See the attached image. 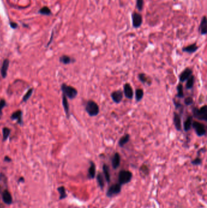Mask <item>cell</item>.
<instances>
[{
	"mask_svg": "<svg viewBox=\"0 0 207 208\" xmlns=\"http://www.w3.org/2000/svg\"><path fill=\"white\" fill-rule=\"evenodd\" d=\"M85 111L89 116H97L100 113L99 106L95 101L89 100L85 105Z\"/></svg>",
	"mask_w": 207,
	"mask_h": 208,
	"instance_id": "cell-1",
	"label": "cell"
},
{
	"mask_svg": "<svg viewBox=\"0 0 207 208\" xmlns=\"http://www.w3.org/2000/svg\"><path fill=\"white\" fill-rule=\"evenodd\" d=\"M192 111L193 117H195V119L205 122L207 121V107L206 105L202 106L200 108L194 107L193 108Z\"/></svg>",
	"mask_w": 207,
	"mask_h": 208,
	"instance_id": "cell-2",
	"label": "cell"
},
{
	"mask_svg": "<svg viewBox=\"0 0 207 208\" xmlns=\"http://www.w3.org/2000/svg\"><path fill=\"white\" fill-rule=\"evenodd\" d=\"M61 90L66 98H68L70 99H75L78 94V91L76 88L70 85H67L65 83L62 84L61 85Z\"/></svg>",
	"mask_w": 207,
	"mask_h": 208,
	"instance_id": "cell-3",
	"label": "cell"
},
{
	"mask_svg": "<svg viewBox=\"0 0 207 208\" xmlns=\"http://www.w3.org/2000/svg\"><path fill=\"white\" fill-rule=\"evenodd\" d=\"M192 127L194 130L196 135L199 137L205 136L206 134V127L204 123L198 121H193Z\"/></svg>",
	"mask_w": 207,
	"mask_h": 208,
	"instance_id": "cell-4",
	"label": "cell"
},
{
	"mask_svg": "<svg viewBox=\"0 0 207 208\" xmlns=\"http://www.w3.org/2000/svg\"><path fill=\"white\" fill-rule=\"evenodd\" d=\"M132 178V173L129 170H122L120 171L119 173V177H118L119 183L121 185L126 184L131 181Z\"/></svg>",
	"mask_w": 207,
	"mask_h": 208,
	"instance_id": "cell-5",
	"label": "cell"
},
{
	"mask_svg": "<svg viewBox=\"0 0 207 208\" xmlns=\"http://www.w3.org/2000/svg\"><path fill=\"white\" fill-rule=\"evenodd\" d=\"M131 18L132 26L134 28L137 29V28H139L141 26L143 23V18L140 14L136 12H133L131 15Z\"/></svg>",
	"mask_w": 207,
	"mask_h": 208,
	"instance_id": "cell-6",
	"label": "cell"
},
{
	"mask_svg": "<svg viewBox=\"0 0 207 208\" xmlns=\"http://www.w3.org/2000/svg\"><path fill=\"white\" fill-rule=\"evenodd\" d=\"M121 189V185L119 183L112 185L109 188L107 192H106V195L108 197H113V196L120 193Z\"/></svg>",
	"mask_w": 207,
	"mask_h": 208,
	"instance_id": "cell-7",
	"label": "cell"
},
{
	"mask_svg": "<svg viewBox=\"0 0 207 208\" xmlns=\"http://www.w3.org/2000/svg\"><path fill=\"white\" fill-rule=\"evenodd\" d=\"M124 93H123V91H121V89H118V90L114 91L111 94V98L112 100H113L114 103L117 104H119L121 102L123 98H124Z\"/></svg>",
	"mask_w": 207,
	"mask_h": 208,
	"instance_id": "cell-8",
	"label": "cell"
},
{
	"mask_svg": "<svg viewBox=\"0 0 207 208\" xmlns=\"http://www.w3.org/2000/svg\"><path fill=\"white\" fill-rule=\"evenodd\" d=\"M124 95L126 98L128 99H132L134 98V91L133 89L129 83H126L124 85Z\"/></svg>",
	"mask_w": 207,
	"mask_h": 208,
	"instance_id": "cell-9",
	"label": "cell"
},
{
	"mask_svg": "<svg viewBox=\"0 0 207 208\" xmlns=\"http://www.w3.org/2000/svg\"><path fill=\"white\" fill-rule=\"evenodd\" d=\"M173 123H174L176 130L178 132H181L182 129L181 116L176 112H174V115H173Z\"/></svg>",
	"mask_w": 207,
	"mask_h": 208,
	"instance_id": "cell-10",
	"label": "cell"
},
{
	"mask_svg": "<svg viewBox=\"0 0 207 208\" xmlns=\"http://www.w3.org/2000/svg\"><path fill=\"white\" fill-rule=\"evenodd\" d=\"M193 74V70L189 68H187L185 69L179 75V80L181 82H184L187 80L188 78Z\"/></svg>",
	"mask_w": 207,
	"mask_h": 208,
	"instance_id": "cell-11",
	"label": "cell"
},
{
	"mask_svg": "<svg viewBox=\"0 0 207 208\" xmlns=\"http://www.w3.org/2000/svg\"><path fill=\"white\" fill-rule=\"evenodd\" d=\"M2 198L3 201L5 204L8 205L12 204L13 201V198L12 195L9 192V190L7 189H5L2 192Z\"/></svg>",
	"mask_w": 207,
	"mask_h": 208,
	"instance_id": "cell-12",
	"label": "cell"
},
{
	"mask_svg": "<svg viewBox=\"0 0 207 208\" xmlns=\"http://www.w3.org/2000/svg\"><path fill=\"white\" fill-rule=\"evenodd\" d=\"M198 49H199V46L197 45L196 43H194L189 44V45L185 47H183L182 48V51L189 54H191L196 52Z\"/></svg>",
	"mask_w": 207,
	"mask_h": 208,
	"instance_id": "cell-13",
	"label": "cell"
},
{
	"mask_svg": "<svg viewBox=\"0 0 207 208\" xmlns=\"http://www.w3.org/2000/svg\"><path fill=\"white\" fill-rule=\"evenodd\" d=\"M121 162V157L120 154L118 152H116L113 155L112 158V166L114 169L118 168L120 165Z\"/></svg>",
	"mask_w": 207,
	"mask_h": 208,
	"instance_id": "cell-14",
	"label": "cell"
},
{
	"mask_svg": "<svg viewBox=\"0 0 207 208\" xmlns=\"http://www.w3.org/2000/svg\"><path fill=\"white\" fill-rule=\"evenodd\" d=\"M199 31L202 35H205L207 33L206 27V16H204L201 20L200 23L199 27Z\"/></svg>",
	"mask_w": 207,
	"mask_h": 208,
	"instance_id": "cell-15",
	"label": "cell"
},
{
	"mask_svg": "<svg viewBox=\"0 0 207 208\" xmlns=\"http://www.w3.org/2000/svg\"><path fill=\"white\" fill-rule=\"evenodd\" d=\"M96 166L93 161H90V166L88 168V177L89 179H94L96 177Z\"/></svg>",
	"mask_w": 207,
	"mask_h": 208,
	"instance_id": "cell-16",
	"label": "cell"
},
{
	"mask_svg": "<svg viewBox=\"0 0 207 208\" xmlns=\"http://www.w3.org/2000/svg\"><path fill=\"white\" fill-rule=\"evenodd\" d=\"M10 61L8 59H5L3 61L1 68V74L3 78H5L7 77V70L9 66Z\"/></svg>",
	"mask_w": 207,
	"mask_h": 208,
	"instance_id": "cell-17",
	"label": "cell"
},
{
	"mask_svg": "<svg viewBox=\"0 0 207 208\" xmlns=\"http://www.w3.org/2000/svg\"><path fill=\"white\" fill-rule=\"evenodd\" d=\"M10 119L12 120H15L17 121L19 124L21 125L23 123V119H22V111L21 110H17L10 116Z\"/></svg>",
	"mask_w": 207,
	"mask_h": 208,
	"instance_id": "cell-18",
	"label": "cell"
},
{
	"mask_svg": "<svg viewBox=\"0 0 207 208\" xmlns=\"http://www.w3.org/2000/svg\"><path fill=\"white\" fill-rule=\"evenodd\" d=\"M62 104H63V106L64 108V110L65 111L66 115L67 116V117L69 118L70 117V113H69V102L68 100L67 99V98L64 94H63V96H62Z\"/></svg>",
	"mask_w": 207,
	"mask_h": 208,
	"instance_id": "cell-19",
	"label": "cell"
},
{
	"mask_svg": "<svg viewBox=\"0 0 207 208\" xmlns=\"http://www.w3.org/2000/svg\"><path fill=\"white\" fill-rule=\"evenodd\" d=\"M193 116H189L186 121L183 123V130L185 132H188L191 130L192 128V123H193Z\"/></svg>",
	"mask_w": 207,
	"mask_h": 208,
	"instance_id": "cell-20",
	"label": "cell"
},
{
	"mask_svg": "<svg viewBox=\"0 0 207 208\" xmlns=\"http://www.w3.org/2000/svg\"><path fill=\"white\" fill-rule=\"evenodd\" d=\"M138 78L143 84H147L148 85H151V80L145 73H140L138 74Z\"/></svg>",
	"mask_w": 207,
	"mask_h": 208,
	"instance_id": "cell-21",
	"label": "cell"
},
{
	"mask_svg": "<svg viewBox=\"0 0 207 208\" xmlns=\"http://www.w3.org/2000/svg\"><path fill=\"white\" fill-rule=\"evenodd\" d=\"M130 135L129 134H126L125 135L120 138L119 140V145L121 148H123L124 146L130 141Z\"/></svg>",
	"mask_w": 207,
	"mask_h": 208,
	"instance_id": "cell-22",
	"label": "cell"
},
{
	"mask_svg": "<svg viewBox=\"0 0 207 208\" xmlns=\"http://www.w3.org/2000/svg\"><path fill=\"white\" fill-rule=\"evenodd\" d=\"M103 172L104 174V177L105 178V179L108 183H109L111 181V175H110V172H109V166L104 164L103 166Z\"/></svg>",
	"mask_w": 207,
	"mask_h": 208,
	"instance_id": "cell-23",
	"label": "cell"
},
{
	"mask_svg": "<svg viewBox=\"0 0 207 208\" xmlns=\"http://www.w3.org/2000/svg\"><path fill=\"white\" fill-rule=\"evenodd\" d=\"M186 85L185 87L187 89H191L194 85V82H195V77L194 75H191L190 76L187 80L186 81Z\"/></svg>",
	"mask_w": 207,
	"mask_h": 208,
	"instance_id": "cell-24",
	"label": "cell"
},
{
	"mask_svg": "<svg viewBox=\"0 0 207 208\" xmlns=\"http://www.w3.org/2000/svg\"><path fill=\"white\" fill-rule=\"evenodd\" d=\"M144 96L143 89L142 88H137L135 91V99L137 102L141 101Z\"/></svg>",
	"mask_w": 207,
	"mask_h": 208,
	"instance_id": "cell-25",
	"label": "cell"
},
{
	"mask_svg": "<svg viewBox=\"0 0 207 208\" xmlns=\"http://www.w3.org/2000/svg\"><path fill=\"white\" fill-rule=\"evenodd\" d=\"M60 61L64 65H69L72 62H74V60H72V58H71L68 55H64L60 58Z\"/></svg>",
	"mask_w": 207,
	"mask_h": 208,
	"instance_id": "cell-26",
	"label": "cell"
},
{
	"mask_svg": "<svg viewBox=\"0 0 207 208\" xmlns=\"http://www.w3.org/2000/svg\"><path fill=\"white\" fill-rule=\"evenodd\" d=\"M177 95L176 96L178 99H183L184 98V92H183V87L181 83H179L177 86Z\"/></svg>",
	"mask_w": 207,
	"mask_h": 208,
	"instance_id": "cell-27",
	"label": "cell"
},
{
	"mask_svg": "<svg viewBox=\"0 0 207 208\" xmlns=\"http://www.w3.org/2000/svg\"><path fill=\"white\" fill-rule=\"evenodd\" d=\"M97 183L98 184V185L100 186V188L101 189H103L105 185V180H104L103 176L102 173H99L97 175Z\"/></svg>",
	"mask_w": 207,
	"mask_h": 208,
	"instance_id": "cell-28",
	"label": "cell"
},
{
	"mask_svg": "<svg viewBox=\"0 0 207 208\" xmlns=\"http://www.w3.org/2000/svg\"><path fill=\"white\" fill-rule=\"evenodd\" d=\"M58 191L60 193V199L63 200L67 196V194L66 192V189L64 186H61L58 188Z\"/></svg>",
	"mask_w": 207,
	"mask_h": 208,
	"instance_id": "cell-29",
	"label": "cell"
},
{
	"mask_svg": "<svg viewBox=\"0 0 207 208\" xmlns=\"http://www.w3.org/2000/svg\"><path fill=\"white\" fill-rule=\"evenodd\" d=\"M11 130L7 127H4L3 129V140L5 141L8 138L10 135Z\"/></svg>",
	"mask_w": 207,
	"mask_h": 208,
	"instance_id": "cell-30",
	"label": "cell"
},
{
	"mask_svg": "<svg viewBox=\"0 0 207 208\" xmlns=\"http://www.w3.org/2000/svg\"><path fill=\"white\" fill-rule=\"evenodd\" d=\"M39 12H40L41 14H43V15H49L50 14H51V9H50L49 8H48L46 6H44V7L42 8L40 10Z\"/></svg>",
	"mask_w": 207,
	"mask_h": 208,
	"instance_id": "cell-31",
	"label": "cell"
},
{
	"mask_svg": "<svg viewBox=\"0 0 207 208\" xmlns=\"http://www.w3.org/2000/svg\"><path fill=\"white\" fill-rule=\"evenodd\" d=\"M144 0H136V8L139 12H141L143 9Z\"/></svg>",
	"mask_w": 207,
	"mask_h": 208,
	"instance_id": "cell-32",
	"label": "cell"
},
{
	"mask_svg": "<svg viewBox=\"0 0 207 208\" xmlns=\"http://www.w3.org/2000/svg\"><path fill=\"white\" fill-rule=\"evenodd\" d=\"M32 93H33V89L32 88L29 89V90L27 91V92L25 94V95L23 96V102H26V101H27L29 99V98H31V96L32 95Z\"/></svg>",
	"mask_w": 207,
	"mask_h": 208,
	"instance_id": "cell-33",
	"label": "cell"
},
{
	"mask_svg": "<svg viewBox=\"0 0 207 208\" xmlns=\"http://www.w3.org/2000/svg\"><path fill=\"white\" fill-rule=\"evenodd\" d=\"M5 105H6V102H5V100L1 99L0 100V119H1L3 115V108Z\"/></svg>",
	"mask_w": 207,
	"mask_h": 208,
	"instance_id": "cell-34",
	"label": "cell"
},
{
	"mask_svg": "<svg viewBox=\"0 0 207 208\" xmlns=\"http://www.w3.org/2000/svg\"><path fill=\"white\" fill-rule=\"evenodd\" d=\"M184 104L187 106H190L193 104V99L191 97H187L184 99Z\"/></svg>",
	"mask_w": 207,
	"mask_h": 208,
	"instance_id": "cell-35",
	"label": "cell"
},
{
	"mask_svg": "<svg viewBox=\"0 0 207 208\" xmlns=\"http://www.w3.org/2000/svg\"><path fill=\"white\" fill-rule=\"evenodd\" d=\"M202 159L199 158V157H197V158H195L191 161V164L194 166H199L202 164Z\"/></svg>",
	"mask_w": 207,
	"mask_h": 208,
	"instance_id": "cell-36",
	"label": "cell"
},
{
	"mask_svg": "<svg viewBox=\"0 0 207 208\" xmlns=\"http://www.w3.org/2000/svg\"><path fill=\"white\" fill-rule=\"evenodd\" d=\"M140 171L141 172H142L143 173H144V175H147L148 174V173H149L148 167L146 165H143V166L140 167Z\"/></svg>",
	"mask_w": 207,
	"mask_h": 208,
	"instance_id": "cell-37",
	"label": "cell"
},
{
	"mask_svg": "<svg viewBox=\"0 0 207 208\" xmlns=\"http://www.w3.org/2000/svg\"><path fill=\"white\" fill-rule=\"evenodd\" d=\"M173 102H174V104L175 105V107H176V108L177 110L180 109L181 108H183L182 105L179 102H178V101H176L175 99L173 100Z\"/></svg>",
	"mask_w": 207,
	"mask_h": 208,
	"instance_id": "cell-38",
	"label": "cell"
},
{
	"mask_svg": "<svg viewBox=\"0 0 207 208\" xmlns=\"http://www.w3.org/2000/svg\"><path fill=\"white\" fill-rule=\"evenodd\" d=\"M10 26L11 27L13 28V29H16V28L18 27V25L16 23H14V22H10Z\"/></svg>",
	"mask_w": 207,
	"mask_h": 208,
	"instance_id": "cell-39",
	"label": "cell"
},
{
	"mask_svg": "<svg viewBox=\"0 0 207 208\" xmlns=\"http://www.w3.org/2000/svg\"><path fill=\"white\" fill-rule=\"evenodd\" d=\"M4 161H6V162H10V161H11V159L9 158V157H8V156H5Z\"/></svg>",
	"mask_w": 207,
	"mask_h": 208,
	"instance_id": "cell-40",
	"label": "cell"
},
{
	"mask_svg": "<svg viewBox=\"0 0 207 208\" xmlns=\"http://www.w3.org/2000/svg\"><path fill=\"white\" fill-rule=\"evenodd\" d=\"M19 181H20V182H24V180L23 178H20V179H19Z\"/></svg>",
	"mask_w": 207,
	"mask_h": 208,
	"instance_id": "cell-41",
	"label": "cell"
}]
</instances>
